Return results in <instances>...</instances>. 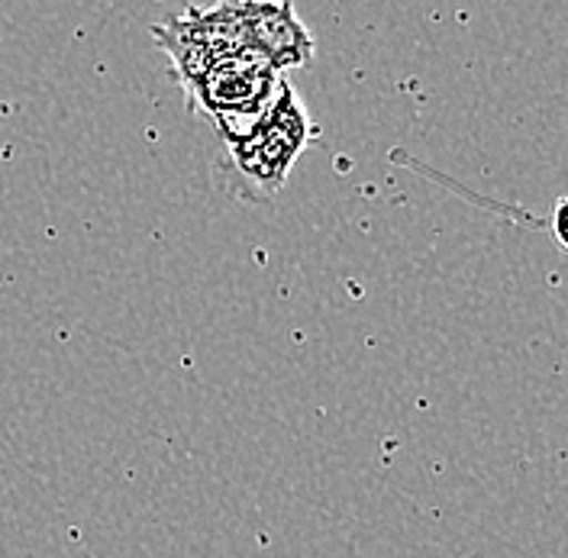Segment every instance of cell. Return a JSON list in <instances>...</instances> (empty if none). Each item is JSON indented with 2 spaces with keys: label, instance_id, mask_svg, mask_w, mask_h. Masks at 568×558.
Instances as JSON below:
<instances>
[{
  "label": "cell",
  "instance_id": "277c9868",
  "mask_svg": "<svg viewBox=\"0 0 568 558\" xmlns=\"http://www.w3.org/2000/svg\"><path fill=\"white\" fill-rule=\"evenodd\" d=\"M549 230H552L556 243L562 245V248L568 252V194L556 201V207H552V220H549Z\"/></svg>",
  "mask_w": 568,
  "mask_h": 558
},
{
  "label": "cell",
  "instance_id": "7a4b0ae2",
  "mask_svg": "<svg viewBox=\"0 0 568 558\" xmlns=\"http://www.w3.org/2000/svg\"><path fill=\"white\" fill-rule=\"evenodd\" d=\"M317 136L307 106L297 101L294 88L282 81L275 101L248 126L243 136L226 142L236 175L252 187L255 201H268L282 191L291 169L301 162L304 149Z\"/></svg>",
  "mask_w": 568,
  "mask_h": 558
},
{
  "label": "cell",
  "instance_id": "6da1fadb",
  "mask_svg": "<svg viewBox=\"0 0 568 558\" xmlns=\"http://www.w3.org/2000/svg\"><path fill=\"white\" fill-rule=\"evenodd\" d=\"M152 35L172 59L191 106L211 116L223 142L243 136L282 88V71L207 27L197 7L155 23Z\"/></svg>",
  "mask_w": 568,
  "mask_h": 558
},
{
  "label": "cell",
  "instance_id": "3957f363",
  "mask_svg": "<svg viewBox=\"0 0 568 558\" xmlns=\"http://www.w3.org/2000/svg\"><path fill=\"white\" fill-rule=\"evenodd\" d=\"M197 10L207 27L233 39L248 52L262 55L282 74L287 69L307 65L314 59V35L297 17L294 3L287 0L282 3L243 0V3H213V7H197Z\"/></svg>",
  "mask_w": 568,
  "mask_h": 558
}]
</instances>
